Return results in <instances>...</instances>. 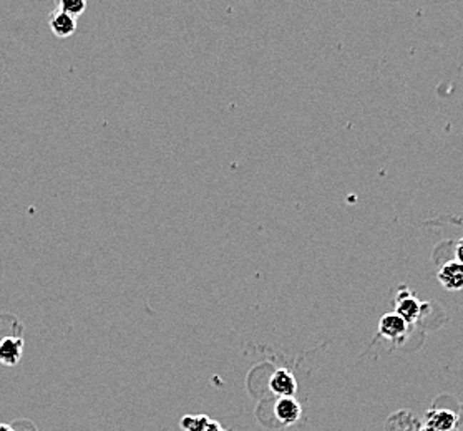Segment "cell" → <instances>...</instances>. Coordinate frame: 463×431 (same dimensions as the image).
Segmentation results:
<instances>
[{
	"label": "cell",
	"mask_w": 463,
	"mask_h": 431,
	"mask_svg": "<svg viewBox=\"0 0 463 431\" xmlns=\"http://www.w3.org/2000/svg\"><path fill=\"white\" fill-rule=\"evenodd\" d=\"M0 431H15V428L12 425H5V423H0Z\"/></svg>",
	"instance_id": "4fadbf2b"
},
{
	"label": "cell",
	"mask_w": 463,
	"mask_h": 431,
	"mask_svg": "<svg viewBox=\"0 0 463 431\" xmlns=\"http://www.w3.org/2000/svg\"><path fill=\"white\" fill-rule=\"evenodd\" d=\"M457 425V415L449 410H435L429 413L427 427L434 431H452Z\"/></svg>",
	"instance_id": "ba28073f"
},
{
	"label": "cell",
	"mask_w": 463,
	"mask_h": 431,
	"mask_svg": "<svg viewBox=\"0 0 463 431\" xmlns=\"http://www.w3.org/2000/svg\"><path fill=\"white\" fill-rule=\"evenodd\" d=\"M274 412H276V418L283 425H294L301 418V405H299L294 397H281L276 402V407H274Z\"/></svg>",
	"instance_id": "8992f818"
},
{
	"label": "cell",
	"mask_w": 463,
	"mask_h": 431,
	"mask_svg": "<svg viewBox=\"0 0 463 431\" xmlns=\"http://www.w3.org/2000/svg\"><path fill=\"white\" fill-rule=\"evenodd\" d=\"M57 10L72 15V17H80L86 10V0H55Z\"/></svg>",
	"instance_id": "30bf717a"
},
{
	"label": "cell",
	"mask_w": 463,
	"mask_h": 431,
	"mask_svg": "<svg viewBox=\"0 0 463 431\" xmlns=\"http://www.w3.org/2000/svg\"><path fill=\"white\" fill-rule=\"evenodd\" d=\"M24 352V341L19 337H5L0 341V363L14 367L20 362Z\"/></svg>",
	"instance_id": "52a82bcc"
},
{
	"label": "cell",
	"mask_w": 463,
	"mask_h": 431,
	"mask_svg": "<svg viewBox=\"0 0 463 431\" xmlns=\"http://www.w3.org/2000/svg\"><path fill=\"white\" fill-rule=\"evenodd\" d=\"M205 431H226V430H225V428H223V427H221V425H220V423H218V422H213V420H210V423H208V425H206Z\"/></svg>",
	"instance_id": "7c38bea8"
},
{
	"label": "cell",
	"mask_w": 463,
	"mask_h": 431,
	"mask_svg": "<svg viewBox=\"0 0 463 431\" xmlns=\"http://www.w3.org/2000/svg\"><path fill=\"white\" fill-rule=\"evenodd\" d=\"M439 282L449 291H460L463 289V264L459 261H450L442 266L437 274Z\"/></svg>",
	"instance_id": "5b68a950"
},
{
	"label": "cell",
	"mask_w": 463,
	"mask_h": 431,
	"mask_svg": "<svg viewBox=\"0 0 463 431\" xmlns=\"http://www.w3.org/2000/svg\"><path fill=\"white\" fill-rule=\"evenodd\" d=\"M49 25L55 37L68 38L72 37L75 30H77V17H72V15L55 9L49 17Z\"/></svg>",
	"instance_id": "277c9868"
},
{
	"label": "cell",
	"mask_w": 463,
	"mask_h": 431,
	"mask_svg": "<svg viewBox=\"0 0 463 431\" xmlns=\"http://www.w3.org/2000/svg\"><path fill=\"white\" fill-rule=\"evenodd\" d=\"M407 331H409V323L395 312L385 313L379 321V333L389 341H400L407 336Z\"/></svg>",
	"instance_id": "3957f363"
},
{
	"label": "cell",
	"mask_w": 463,
	"mask_h": 431,
	"mask_svg": "<svg viewBox=\"0 0 463 431\" xmlns=\"http://www.w3.org/2000/svg\"><path fill=\"white\" fill-rule=\"evenodd\" d=\"M208 423H210V417L206 415H186L181 418L180 427L183 431H205Z\"/></svg>",
	"instance_id": "9c48e42d"
},
{
	"label": "cell",
	"mask_w": 463,
	"mask_h": 431,
	"mask_svg": "<svg viewBox=\"0 0 463 431\" xmlns=\"http://www.w3.org/2000/svg\"><path fill=\"white\" fill-rule=\"evenodd\" d=\"M422 311H424V306H422L419 298H417L409 289L400 287L395 297L397 316H400L410 326V323H415L419 321L422 316Z\"/></svg>",
	"instance_id": "6da1fadb"
},
{
	"label": "cell",
	"mask_w": 463,
	"mask_h": 431,
	"mask_svg": "<svg viewBox=\"0 0 463 431\" xmlns=\"http://www.w3.org/2000/svg\"><path fill=\"white\" fill-rule=\"evenodd\" d=\"M269 388L279 397H294L297 392L296 377L289 370L279 368L269 378Z\"/></svg>",
	"instance_id": "7a4b0ae2"
},
{
	"label": "cell",
	"mask_w": 463,
	"mask_h": 431,
	"mask_svg": "<svg viewBox=\"0 0 463 431\" xmlns=\"http://www.w3.org/2000/svg\"><path fill=\"white\" fill-rule=\"evenodd\" d=\"M422 431H434V430L429 428V427H425V428H424V430H422Z\"/></svg>",
	"instance_id": "5bb4252c"
},
{
	"label": "cell",
	"mask_w": 463,
	"mask_h": 431,
	"mask_svg": "<svg viewBox=\"0 0 463 431\" xmlns=\"http://www.w3.org/2000/svg\"><path fill=\"white\" fill-rule=\"evenodd\" d=\"M455 261L463 264V239L457 242V246H455Z\"/></svg>",
	"instance_id": "8fae6325"
}]
</instances>
